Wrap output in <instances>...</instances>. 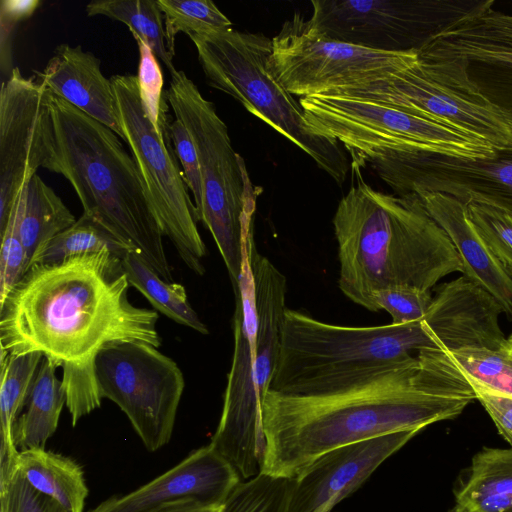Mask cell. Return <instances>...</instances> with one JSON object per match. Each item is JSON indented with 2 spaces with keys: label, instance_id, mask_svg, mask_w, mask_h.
Segmentation results:
<instances>
[{
  "label": "cell",
  "instance_id": "40",
  "mask_svg": "<svg viewBox=\"0 0 512 512\" xmlns=\"http://www.w3.org/2000/svg\"><path fill=\"white\" fill-rule=\"evenodd\" d=\"M41 5L39 0H2L0 3L1 64L9 57L8 41L16 25L33 15Z\"/></svg>",
  "mask_w": 512,
  "mask_h": 512
},
{
  "label": "cell",
  "instance_id": "17",
  "mask_svg": "<svg viewBox=\"0 0 512 512\" xmlns=\"http://www.w3.org/2000/svg\"><path fill=\"white\" fill-rule=\"evenodd\" d=\"M363 162L369 163L397 196L442 193L463 203L477 198L512 211V151H496L487 159L389 151Z\"/></svg>",
  "mask_w": 512,
  "mask_h": 512
},
{
  "label": "cell",
  "instance_id": "24",
  "mask_svg": "<svg viewBox=\"0 0 512 512\" xmlns=\"http://www.w3.org/2000/svg\"><path fill=\"white\" fill-rule=\"evenodd\" d=\"M456 503L474 512H512V449L483 448L475 454Z\"/></svg>",
  "mask_w": 512,
  "mask_h": 512
},
{
  "label": "cell",
  "instance_id": "27",
  "mask_svg": "<svg viewBox=\"0 0 512 512\" xmlns=\"http://www.w3.org/2000/svg\"><path fill=\"white\" fill-rule=\"evenodd\" d=\"M75 222L62 199L35 174L23 187L20 199L19 232L26 250L27 271L40 250Z\"/></svg>",
  "mask_w": 512,
  "mask_h": 512
},
{
  "label": "cell",
  "instance_id": "6",
  "mask_svg": "<svg viewBox=\"0 0 512 512\" xmlns=\"http://www.w3.org/2000/svg\"><path fill=\"white\" fill-rule=\"evenodd\" d=\"M441 347L422 320L347 327L286 309L270 391L293 396L337 392L414 361Z\"/></svg>",
  "mask_w": 512,
  "mask_h": 512
},
{
  "label": "cell",
  "instance_id": "7",
  "mask_svg": "<svg viewBox=\"0 0 512 512\" xmlns=\"http://www.w3.org/2000/svg\"><path fill=\"white\" fill-rule=\"evenodd\" d=\"M189 38L210 86L238 100L308 154L337 184L344 183L348 156L337 140L312 130L300 103L271 71L272 39L234 29Z\"/></svg>",
  "mask_w": 512,
  "mask_h": 512
},
{
  "label": "cell",
  "instance_id": "9",
  "mask_svg": "<svg viewBox=\"0 0 512 512\" xmlns=\"http://www.w3.org/2000/svg\"><path fill=\"white\" fill-rule=\"evenodd\" d=\"M299 103L312 130L337 140L354 161L389 151H427L468 159L496 155L487 142L389 105L326 95L300 98Z\"/></svg>",
  "mask_w": 512,
  "mask_h": 512
},
{
  "label": "cell",
  "instance_id": "32",
  "mask_svg": "<svg viewBox=\"0 0 512 512\" xmlns=\"http://www.w3.org/2000/svg\"><path fill=\"white\" fill-rule=\"evenodd\" d=\"M294 478L259 473L240 482L220 512H289Z\"/></svg>",
  "mask_w": 512,
  "mask_h": 512
},
{
  "label": "cell",
  "instance_id": "30",
  "mask_svg": "<svg viewBox=\"0 0 512 512\" xmlns=\"http://www.w3.org/2000/svg\"><path fill=\"white\" fill-rule=\"evenodd\" d=\"M101 250L120 256L133 249L100 223L82 214L72 226L56 235L40 250L30 267L36 264L57 263L72 256Z\"/></svg>",
  "mask_w": 512,
  "mask_h": 512
},
{
  "label": "cell",
  "instance_id": "37",
  "mask_svg": "<svg viewBox=\"0 0 512 512\" xmlns=\"http://www.w3.org/2000/svg\"><path fill=\"white\" fill-rule=\"evenodd\" d=\"M374 312L387 311L394 324L421 321L428 312L433 296L429 290L402 286L384 289L372 297Z\"/></svg>",
  "mask_w": 512,
  "mask_h": 512
},
{
  "label": "cell",
  "instance_id": "5",
  "mask_svg": "<svg viewBox=\"0 0 512 512\" xmlns=\"http://www.w3.org/2000/svg\"><path fill=\"white\" fill-rule=\"evenodd\" d=\"M58 173L73 187L83 214L136 250L173 282L163 232L138 165L109 127L65 100L52 98Z\"/></svg>",
  "mask_w": 512,
  "mask_h": 512
},
{
  "label": "cell",
  "instance_id": "12",
  "mask_svg": "<svg viewBox=\"0 0 512 512\" xmlns=\"http://www.w3.org/2000/svg\"><path fill=\"white\" fill-rule=\"evenodd\" d=\"M324 95L389 105L487 142L496 151H512V130L500 114L464 83L418 58L384 78Z\"/></svg>",
  "mask_w": 512,
  "mask_h": 512
},
{
  "label": "cell",
  "instance_id": "45",
  "mask_svg": "<svg viewBox=\"0 0 512 512\" xmlns=\"http://www.w3.org/2000/svg\"><path fill=\"white\" fill-rule=\"evenodd\" d=\"M508 344H509L510 349L512 350V335L508 339Z\"/></svg>",
  "mask_w": 512,
  "mask_h": 512
},
{
  "label": "cell",
  "instance_id": "13",
  "mask_svg": "<svg viewBox=\"0 0 512 512\" xmlns=\"http://www.w3.org/2000/svg\"><path fill=\"white\" fill-rule=\"evenodd\" d=\"M95 375L101 397L125 413L148 451L170 441L185 387L173 359L145 343L110 344L96 356Z\"/></svg>",
  "mask_w": 512,
  "mask_h": 512
},
{
  "label": "cell",
  "instance_id": "8",
  "mask_svg": "<svg viewBox=\"0 0 512 512\" xmlns=\"http://www.w3.org/2000/svg\"><path fill=\"white\" fill-rule=\"evenodd\" d=\"M164 94L195 144L202 180L198 219L210 231L235 287L243 271L255 207L244 161L234 151L228 128L214 104L204 98L184 71L170 73Z\"/></svg>",
  "mask_w": 512,
  "mask_h": 512
},
{
  "label": "cell",
  "instance_id": "29",
  "mask_svg": "<svg viewBox=\"0 0 512 512\" xmlns=\"http://www.w3.org/2000/svg\"><path fill=\"white\" fill-rule=\"evenodd\" d=\"M88 16L102 15L125 24L136 41L145 43L169 72L176 68L167 47L164 18L157 0H101L86 6Z\"/></svg>",
  "mask_w": 512,
  "mask_h": 512
},
{
  "label": "cell",
  "instance_id": "41",
  "mask_svg": "<svg viewBox=\"0 0 512 512\" xmlns=\"http://www.w3.org/2000/svg\"><path fill=\"white\" fill-rule=\"evenodd\" d=\"M16 512H69L50 497L33 489L20 475L13 478Z\"/></svg>",
  "mask_w": 512,
  "mask_h": 512
},
{
  "label": "cell",
  "instance_id": "31",
  "mask_svg": "<svg viewBox=\"0 0 512 512\" xmlns=\"http://www.w3.org/2000/svg\"><path fill=\"white\" fill-rule=\"evenodd\" d=\"M163 14L167 47L175 56V38L232 29V22L210 0H157Z\"/></svg>",
  "mask_w": 512,
  "mask_h": 512
},
{
  "label": "cell",
  "instance_id": "39",
  "mask_svg": "<svg viewBox=\"0 0 512 512\" xmlns=\"http://www.w3.org/2000/svg\"><path fill=\"white\" fill-rule=\"evenodd\" d=\"M467 378L476 394V399L485 408L502 437L512 445V396L499 393L474 379Z\"/></svg>",
  "mask_w": 512,
  "mask_h": 512
},
{
  "label": "cell",
  "instance_id": "34",
  "mask_svg": "<svg viewBox=\"0 0 512 512\" xmlns=\"http://www.w3.org/2000/svg\"><path fill=\"white\" fill-rule=\"evenodd\" d=\"M448 353L465 376L512 396V350L509 346L498 350L460 349Z\"/></svg>",
  "mask_w": 512,
  "mask_h": 512
},
{
  "label": "cell",
  "instance_id": "22",
  "mask_svg": "<svg viewBox=\"0 0 512 512\" xmlns=\"http://www.w3.org/2000/svg\"><path fill=\"white\" fill-rule=\"evenodd\" d=\"M416 195L454 245L463 275L494 297L503 313L512 319V277L470 223L465 203L442 193L422 192Z\"/></svg>",
  "mask_w": 512,
  "mask_h": 512
},
{
  "label": "cell",
  "instance_id": "3",
  "mask_svg": "<svg viewBox=\"0 0 512 512\" xmlns=\"http://www.w3.org/2000/svg\"><path fill=\"white\" fill-rule=\"evenodd\" d=\"M333 226L339 288L369 311L378 291H430L444 276L462 273L454 245L416 194H384L359 180L340 200Z\"/></svg>",
  "mask_w": 512,
  "mask_h": 512
},
{
  "label": "cell",
  "instance_id": "23",
  "mask_svg": "<svg viewBox=\"0 0 512 512\" xmlns=\"http://www.w3.org/2000/svg\"><path fill=\"white\" fill-rule=\"evenodd\" d=\"M17 467L33 489L69 512H83L88 489L75 461L46 449H29L19 452Z\"/></svg>",
  "mask_w": 512,
  "mask_h": 512
},
{
  "label": "cell",
  "instance_id": "44",
  "mask_svg": "<svg viewBox=\"0 0 512 512\" xmlns=\"http://www.w3.org/2000/svg\"><path fill=\"white\" fill-rule=\"evenodd\" d=\"M449 512H474V511L462 504L456 503V505Z\"/></svg>",
  "mask_w": 512,
  "mask_h": 512
},
{
  "label": "cell",
  "instance_id": "42",
  "mask_svg": "<svg viewBox=\"0 0 512 512\" xmlns=\"http://www.w3.org/2000/svg\"><path fill=\"white\" fill-rule=\"evenodd\" d=\"M222 506H213L194 499H182L153 512H220Z\"/></svg>",
  "mask_w": 512,
  "mask_h": 512
},
{
  "label": "cell",
  "instance_id": "11",
  "mask_svg": "<svg viewBox=\"0 0 512 512\" xmlns=\"http://www.w3.org/2000/svg\"><path fill=\"white\" fill-rule=\"evenodd\" d=\"M417 61V51L384 52L335 40L295 14L272 38L269 67L300 98L384 78Z\"/></svg>",
  "mask_w": 512,
  "mask_h": 512
},
{
  "label": "cell",
  "instance_id": "16",
  "mask_svg": "<svg viewBox=\"0 0 512 512\" xmlns=\"http://www.w3.org/2000/svg\"><path fill=\"white\" fill-rule=\"evenodd\" d=\"M53 94L40 82L11 70L0 92V234L16 196L44 168L58 173Z\"/></svg>",
  "mask_w": 512,
  "mask_h": 512
},
{
  "label": "cell",
  "instance_id": "10",
  "mask_svg": "<svg viewBox=\"0 0 512 512\" xmlns=\"http://www.w3.org/2000/svg\"><path fill=\"white\" fill-rule=\"evenodd\" d=\"M110 80L125 142L145 182L162 232L187 267L202 276L207 249L198 230L196 207L169 139L161 137L149 120L140 96L137 75L117 74Z\"/></svg>",
  "mask_w": 512,
  "mask_h": 512
},
{
  "label": "cell",
  "instance_id": "15",
  "mask_svg": "<svg viewBox=\"0 0 512 512\" xmlns=\"http://www.w3.org/2000/svg\"><path fill=\"white\" fill-rule=\"evenodd\" d=\"M480 0H314L312 25L330 38L384 52L419 50Z\"/></svg>",
  "mask_w": 512,
  "mask_h": 512
},
{
  "label": "cell",
  "instance_id": "33",
  "mask_svg": "<svg viewBox=\"0 0 512 512\" xmlns=\"http://www.w3.org/2000/svg\"><path fill=\"white\" fill-rule=\"evenodd\" d=\"M465 206L470 223L512 277V211L477 198L469 199Z\"/></svg>",
  "mask_w": 512,
  "mask_h": 512
},
{
  "label": "cell",
  "instance_id": "26",
  "mask_svg": "<svg viewBox=\"0 0 512 512\" xmlns=\"http://www.w3.org/2000/svg\"><path fill=\"white\" fill-rule=\"evenodd\" d=\"M59 365L43 357L27 400V409L15 426V443L19 451L45 449L47 440L58 427L66 395L56 376Z\"/></svg>",
  "mask_w": 512,
  "mask_h": 512
},
{
  "label": "cell",
  "instance_id": "19",
  "mask_svg": "<svg viewBox=\"0 0 512 512\" xmlns=\"http://www.w3.org/2000/svg\"><path fill=\"white\" fill-rule=\"evenodd\" d=\"M240 482L233 465L208 444L145 485L110 497L90 512H153L182 499L222 506Z\"/></svg>",
  "mask_w": 512,
  "mask_h": 512
},
{
  "label": "cell",
  "instance_id": "28",
  "mask_svg": "<svg viewBox=\"0 0 512 512\" xmlns=\"http://www.w3.org/2000/svg\"><path fill=\"white\" fill-rule=\"evenodd\" d=\"M118 257L130 286L136 288L154 310L200 334L209 333L190 305L184 286L162 279L136 250H128Z\"/></svg>",
  "mask_w": 512,
  "mask_h": 512
},
{
  "label": "cell",
  "instance_id": "38",
  "mask_svg": "<svg viewBox=\"0 0 512 512\" xmlns=\"http://www.w3.org/2000/svg\"><path fill=\"white\" fill-rule=\"evenodd\" d=\"M168 136L181 164L187 186L192 192L198 215L202 205V180L195 144L186 126L177 118L170 122Z\"/></svg>",
  "mask_w": 512,
  "mask_h": 512
},
{
  "label": "cell",
  "instance_id": "1",
  "mask_svg": "<svg viewBox=\"0 0 512 512\" xmlns=\"http://www.w3.org/2000/svg\"><path fill=\"white\" fill-rule=\"evenodd\" d=\"M476 399L444 347L424 349L406 365L337 392L293 396L268 390L260 473L295 478L321 455L382 435L457 417Z\"/></svg>",
  "mask_w": 512,
  "mask_h": 512
},
{
  "label": "cell",
  "instance_id": "14",
  "mask_svg": "<svg viewBox=\"0 0 512 512\" xmlns=\"http://www.w3.org/2000/svg\"><path fill=\"white\" fill-rule=\"evenodd\" d=\"M480 0L433 35L417 58L455 77L488 103L512 130V15Z\"/></svg>",
  "mask_w": 512,
  "mask_h": 512
},
{
  "label": "cell",
  "instance_id": "25",
  "mask_svg": "<svg viewBox=\"0 0 512 512\" xmlns=\"http://www.w3.org/2000/svg\"><path fill=\"white\" fill-rule=\"evenodd\" d=\"M44 355L32 352L0 357V471L17 469L19 450L15 443V426L27 403L38 368Z\"/></svg>",
  "mask_w": 512,
  "mask_h": 512
},
{
  "label": "cell",
  "instance_id": "2",
  "mask_svg": "<svg viewBox=\"0 0 512 512\" xmlns=\"http://www.w3.org/2000/svg\"><path fill=\"white\" fill-rule=\"evenodd\" d=\"M118 256L107 250L36 264L0 304V346L8 355L40 352L64 369H93L105 346L156 348L154 309L134 306Z\"/></svg>",
  "mask_w": 512,
  "mask_h": 512
},
{
  "label": "cell",
  "instance_id": "35",
  "mask_svg": "<svg viewBox=\"0 0 512 512\" xmlns=\"http://www.w3.org/2000/svg\"><path fill=\"white\" fill-rule=\"evenodd\" d=\"M136 42L139 50L137 78L143 106L156 132L169 139L168 105L163 92V75L158 58L145 43Z\"/></svg>",
  "mask_w": 512,
  "mask_h": 512
},
{
  "label": "cell",
  "instance_id": "43",
  "mask_svg": "<svg viewBox=\"0 0 512 512\" xmlns=\"http://www.w3.org/2000/svg\"><path fill=\"white\" fill-rule=\"evenodd\" d=\"M14 476L10 479L0 480V512H16L13 487Z\"/></svg>",
  "mask_w": 512,
  "mask_h": 512
},
{
  "label": "cell",
  "instance_id": "21",
  "mask_svg": "<svg viewBox=\"0 0 512 512\" xmlns=\"http://www.w3.org/2000/svg\"><path fill=\"white\" fill-rule=\"evenodd\" d=\"M100 60L80 45L61 43L55 47L45 68L35 71L37 81L54 96L109 127L125 141L116 95Z\"/></svg>",
  "mask_w": 512,
  "mask_h": 512
},
{
  "label": "cell",
  "instance_id": "36",
  "mask_svg": "<svg viewBox=\"0 0 512 512\" xmlns=\"http://www.w3.org/2000/svg\"><path fill=\"white\" fill-rule=\"evenodd\" d=\"M21 191L15 198L5 229L0 234V304L27 271L26 250L19 232Z\"/></svg>",
  "mask_w": 512,
  "mask_h": 512
},
{
  "label": "cell",
  "instance_id": "20",
  "mask_svg": "<svg viewBox=\"0 0 512 512\" xmlns=\"http://www.w3.org/2000/svg\"><path fill=\"white\" fill-rule=\"evenodd\" d=\"M500 304L464 275L441 285L422 319L426 332L448 351L509 346L499 326Z\"/></svg>",
  "mask_w": 512,
  "mask_h": 512
},
{
  "label": "cell",
  "instance_id": "18",
  "mask_svg": "<svg viewBox=\"0 0 512 512\" xmlns=\"http://www.w3.org/2000/svg\"><path fill=\"white\" fill-rule=\"evenodd\" d=\"M418 432H394L321 455L294 478L289 512H330Z\"/></svg>",
  "mask_w": 512,
  "mask_h": 512
},
{
  "label": "cell",
  "instance_id": "4",
  "mask_svg": "<svg viewBox=\"0 0 512 512\" xmlns=\"http://www.w3.org/2000/svg\"><path fill=\"white\" fill-rule=\"evenodd\" d=\"M286 288L284 274L257 251L253 233L249 234L243 271L233 287L232 362L210 442L244 479L258 475L264 461L262 402L280 352Z\"/></svg>",
  "mask_w": 512,
  "mask_h": 512
}]
</instances>
